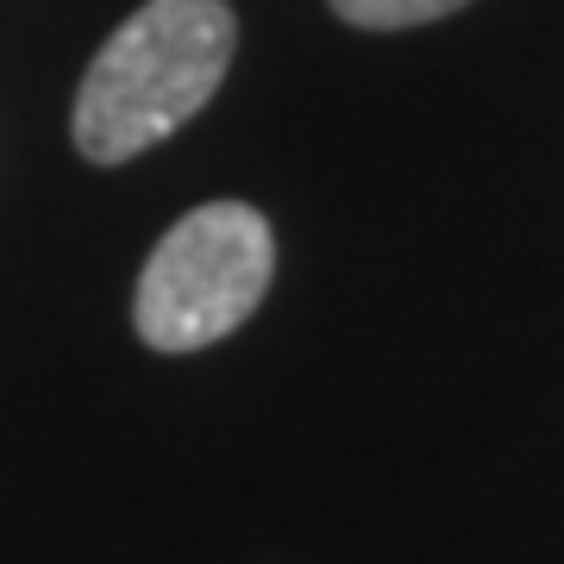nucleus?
Here are the masks:
<instances>
[{
    "label": "nucleus",
    "instance_id": "nucleus-1",
    "mask_svg": "<svg viewBox=\"0 0 564 564\" xmlns=\"http://www.w3.org/2000/svg\"><path fill=\"white\" fill-rule=\"evenodd\" d=\"M239 20L226 0H144L95 51L76 88V151L88 163H132L195 120L232 69Z\"/></svg>",
    "mask_w": 564,
    "mask_h": 564
},
{
    "label": "nucleus",
    "instance_id": "nucleus-2",
    "mask_svg": "<svg viewBox=\"0 0 564 564\" xmlns=\"http://www.w3.org/2000/svg\"><path fill=\"white\" fill-rule=\"evenodd\" d=\"M276 276L270 220L245 202H207L182 214L139 270L132 326L151 351H202L239 333Z\"/></svg>",
    "mask_w": 564,
    "mask_h": 564
},
{
    "label": "nucleus",
    "instance_id": "nucleus-3",
    "mask_svg": "<svg viewBox=\"0 0 564 564\" xmlns=\"http://www.w3.org/2000/svg\"><path fill=\"white\" fill-rule=\"evenodd\" d=\"M345 25H364V32H408V25H433L445 13H458L470 0H326Z\"/></svg>",
    "mask_w": 564,
    "mask_h": 564
}]
</instances>
